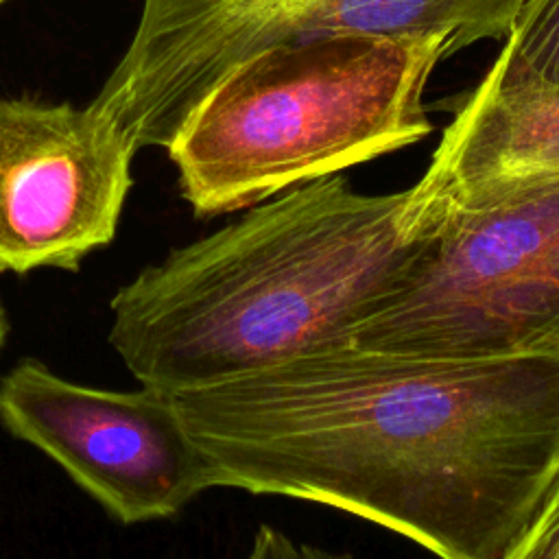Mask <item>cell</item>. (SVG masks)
<instances>
[{
	"mask_svg": "<svg viewBox=\"0 0 559 559\" xmlns=\"http://www.w3.org/2000/svg\"><path fill=\"white\" fill-rule=\"evenodd\" d=\"M170 397L216 487L336 507L441 559H507L559 478V352L345 343Z\"/></svg>",
	"mask_w": 559,
	"mask_h": 559,
	"instance_id": "cell-1",
	"label": "cell"
},
{
	"mask_svg": "<svg viewBox=\"0 0 559 559\" xmlns=\"http://www.w3.org/2000/svg\"><path fill=\"white\" fill-rule=\"evenodd\" d=\"M417 240L411 190L314 179L142 269L109 301L107 341L166 393L345 345Z\"/></svg>",
	"mask_w": 559,
	"mask_h": 559,
	"instance_id": "cell-2",
	"label": "cell"
},
{
	"mask_svg": "<svg viewBox=\"0 0 559 559\" xmlns=\"http://www.w3.org/2000/svg\"><path fill=\"white\" fill-rule=\"evenodd\" d=\"M452 52L443 35L373 33L262 50L168 144L183 199L197 216L227 214L421 142L428 79Z\"/></svg>",
	"mask_w": 559,
	"mask_h": 559,
	"instance_id": "cell-3",
	"label": "cell"
},
{
	"mask_svg": "<svg viewBox=\"0 0 559 559\" xmlns=\"http://www.w3.org/2000/svg\"><path fill=\"white\" fill-rule=\"evenodd\" d=\"M419 240L349 345L430 358L559 352V177L411 203Z\"/></svg>",
	"mask_w": 559,
	"mask_h": 559,
	"instance_id": "cell-4",
	"label": "cell"
},
{
	"mask_svg": "<svg viewBox=\"0 0 559 559\" xmlns=\"http://www.w3.org/2000/svg\"><path fill=\"white\" fill-rule=\"evenodd\" d=\"M524 0H144L133 39L90 107L138 151L173 142L205 94L275 46L338 33L507 39Z\"/></svg>",
	"mask_w": 559,
	"mask_h": 559,
	"instance_id": "cell-5",
	"label": "cell"
},
{
	"mask_svg": "<svg viewBox=\"0 0 559 559\" xmlns=\"http://www.w3.org/2000/svg\"><path fill=\"white\" fill-rule=\"evenodd\" d=\"M0 424L122 524L173 518L216 487L170 393L153 386H90L24 358L0 378Z\"/></svg>",
	"mask_w": 559,
	"mask_h": 559,
	"instance_id": "cell-6",
	"label": "cell"
},
{
	"mask_svg": "<svg viewBox=\"0 0 559 559\" xmlns=\"http://www.w3.org/2000/svg\"><path fill=\"white\" fill-rule=\"evenodd\" d=\"M133 153L90 105L0 100V273L76 271L109 245Z\"/></svg>",
	"mask_w": 559,
	"mask_h": 559,
	"instance_id": "cell-7",
	"label": "cell"
},
{
	"mask_svg": "<svg viewBox=\"0 0 559 559\" xmlns=\"http://www.w3.org/2000/svg\"><path fill=\"white\" fill-rule=\"evenodd\" d=\"M559 177V85L489 68L456 105L424 177L408 188L417 210Z\"/></svg>",
	"mask_w": 559,
	"mask_h": 559,
	"instance_id": "cell-8",
	"label": "cell"
},
{
	"mask_svg": "<svg viewBox=\"0 0 559 559\" xmlns=\"http://www.w3.org/2000/svg\"><path fill=\"white\" fill-rule=\"evenodd\" d=\"M491 66L559 85V0H524Z\"/></svg>",
	"mask_w": 559,
	"mask_h": 559,
	"instance_id": "cell-9",
	"label": "cell"
},
{
	"mask_svg": "<svg viewBox=\"0 0 559 559\" xmlns=\"http://www.w3.org/2000/svg\"><path fill=\"white\" fill-rule=\"evenodd\" d=\"M507 559H559V478Z\"/></svg>",
	"mask_w": 559,
	"mask_h": 559,
	"instance_id": "cell-10",
	"label": "cell"
},
{
	"mask_svg": "<svg viewBox=\"0 0 559 559\" xmlns=\"http://www.w3.org/2000/svg\"><path fill=\"white\" fill-rule=\"evenodd\" d=\"M247 559H354L349 552H332L301 544L273 526H260Z\"/></svg>",
	"mask_w": 559,
	"mask_h": 559,
	"instance_id": "cell-11",
	"label": "cell"
},
{
	"mask_svg": "<svg viewBox=\"0 0 559 559\" xmlns=\"http://www.w3.org/2000/svg\"><path fill=\"white\" fill-rule=\"evenodd\" d=\"M7 336H9V317H7V308H4V304L0 299V354L4 349Z\"/></svg>",
	"mask_w": 559,
	"mask_h": 559,
	"instance_id": "cell-12",
	"label": "cell"
},
{
	"mask_svg": "<svg viewBox=\"0 0 559 559\" xmlns=\"http://www.w3.org/2000/svg\"><path fill=\"white\" fill-rule=\"evenodd\" d=\"M2 2H7V0H0V4H2Z\"/></svg>",
	"mask_w": 559,
	"mask_h": 559,
	"instance_id": "cell-13",
	"label": "cell"
}]
</instances>
